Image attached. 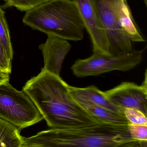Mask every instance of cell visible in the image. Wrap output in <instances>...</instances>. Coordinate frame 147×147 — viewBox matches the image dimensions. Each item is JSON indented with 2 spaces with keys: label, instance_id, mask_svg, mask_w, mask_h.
I'll return each instance as SVG.
<instances>
[{
  "label": "cell",
  "instance_id": "18",
  "mask_svg": "<svg viewBox=\"0 0 147 147\" xmlns=\"http://www.w3.org/2000/svg\"><path fill=\"white\" fill-rule=\"evenodd\" d=\"M12 61L9 59L6 51L0 38V67L8 71L9 74L11 73Z\"/></svg>",
  "mask_w": 147,
  "mask_h": 147
},
{
  "label": "cell",
  "instance_id": "10",
  "mask_svg": "<svg viewBox=\"0 0 147 147\" xmlns=\"http://www.w3.org/2000/svg\"><path fill=\"white\" fill-rule=\"evenodd\" d=\"M72 96L88 113L103 123L119 125H128L129 123L124 114L117 113L100 106L84 98Z\"/></svg>",
  "mask_w": 147,
  "mask_h": 147
},
{
  "label": "cell",
  "instance_id": "7",
  "mask_svg": "<svg viewBox=\"0 0 147 147\" xmlns=\"http://www.w3.org/2000/svg\"><path fill=\"white\" fill-rule=\"evenodd\" d=\"M147 72L141 86L134 82H122L115 88L103 92L106 97L118 108H134L141 111L147 116Z\"/></svg>",
  "mask_w": 147,
  "mask_h": 147
},
{
  "label": "cell",
  "instance_id": "21",
  "mask_svg": "<svg viewBox=\"0 0 147 147\" xmlns=\"http://www.w3.org/2000/svg\"><path fill=\"white\" fill-rule=\"evenodd\" d=\"M143 1L144 2V4H145V5L147 6V0H143Z\"/></svg>",
  "mask_w": 147,
  "mask_h": 147
},
{
  "label": "cell",
  "instance_id": "13",
  "mask_svg": "<svg viewBox=\"0 0 147 147\" xmlns=\"http://www.w3.org/2000/svg\"><path fill=\"white\" fill-rule=\"evenodd\" d=\"M20 130L0 118V147H22L24 137Z\"/></svg>",
  "mask_w": 147,
  "mask_h": 147
},
{
  "label": "cell",
  "instance_id": "1",
  "mask_svg": "<svg viewBox=\"0 0 147 147\" xmlns=\"http://www.w3.org/2000/svg\"><path fill=\"white\" fill-rule=\"evenodd\" d=\"M69 85L42 69L23 88L51 128H78L103 123L82 108L70 95Z\"/></svg>",
  "mask_w": 147,
  "mask_h": 147
},
{
  "label": "cell",
  "instance_id": "19",
  "mask_svg": "<svg viewBox=\"0 0 147 147\" xmlns=\"http://www.w3.org/2000/svg\"><path fill=\"white\" fill-rule=\"evenodd\" d=\"M10 80V74L0 73V85Z\"/></svg>",
  "mask_w": 147,
  "mask_h": 147
},
{
  "label": "cell",
  "instance_id": "3",
  "mask_svg": "<svg viewBox=\"0 0 147 147\" xmlns=\"http://www.w3.org/2000/svg\"><path fill=\"white\" fill-rule=\"evenodd\" d=\"M23 22L33 30L67 41L84 38V25L73 0H48L26 11Z\"/></svg>",
  "mask_w": 147,
  "mask_h": 147
},
{
  "label": "cell",
  "instance_id": "11",
  "mask_svg": "<svg viewBox=\"0 0 147 147\" xmlns=\"http://www.w3.org/2000/svg\"><path fill=\"white\" fill-rule=\"evenodd\" d=\"M69 92L72 96H76L88 100L100 106L117 113L124 114L123 111L113 105L108 99L103 92L94 86L86 88L68 86Z\"/></svg>",
  "mask_w": 147,
  "mask_h": 147
},
{
  "label": "cell",
  "instance_id": "16",
  "mask_svg": "<svg viewBox=\"0 0 147 147\" xmlns=\"http://www.w3.org/2000/svg\"><path fill=\"white\" fill-rule=\"evenodd\" d=\"M123 113L129 123L147 125V116L141 111L134 108H125Z\"/></svg>",
  "mask_w": 147,
  "mask_h": 147
},
{
  "label": "cell",
  "instance_id": "17",
  "mask_svg": "<svg viewBox=\"0 0 147 147\" xmlns=\"http://www.w3.org/2000/svg\"><path fill=\"white\" fill-rule=\"evenodd\" d=\"M128 129L133 139L140 142H147V125L129 123Z\"/></svg>",
  "mask_w": 147,
  "mask_h": 147
},
{
  "label": "cell",
  "instance_id": "4",
  "mask_svg": "<svg viewBox=\"0 0 147 147\" xmlns=\"http://www.w3.org/2000/svg\"><path fill=\"white\" fill-rule=\"evenodd\" d=\"M0 118L20 130L44 119L29 96L17 90L9 82L0 85Z\"/></svg>",
  "mask_w": 147,
  "mask_h": 147
},
{
  "label": "cell",
  "instance_id": "9",
  "mask_svg": "<svg viewBox=\"0 0 147 147\" xmlns=\"http://www.w3.org/2000/svg\"><path fill=\"white\" fill-rule=\"evenodd\" d=\"M38 48L43 56V68L59 76L63 60L71 49V44L67 40L49 35L46 42L40 45Z\"/></svg>",
  "mask_w": 147,
  "mask_h": 147
},
{
  "label": "cell",
  "instance_id": "15",
  "mask_svg": "<svg viewBox=\"0 0 147 147\" xmlns=\"http://www.w3.org/2000/svg\"><path fill=\"white\" fill-rule=\"evenodd\" d=\"M6 7H14L21 11H27L48 0H4Z\"/></svg>",
  "mask_w": 147,
  "mask_h": 147
},
{
  "label": "cell",
  "instance_id": "2",
  "mask_svg": "<svg viewBox=\"0 0 147 147\" xmlns=\"http://www.w3.org/2000/svg\"><path fill=\"white\" fill-rule=\"evenodd\" d=\"M131 137L128 125L101 123L78 128H51L24 137L22 147H144Z\"/></svg>",
  "mask_w": 147,
  "mask_h": 147
},
{
  "label": "cell",
  "instance_id": "14",
  "mask_svg": "<svg viewBox=\"0 0 147 147\" xmlns=\"http://www.w3.org/2000/svg\"><path fill=\"white\" fill-rule=\"evenodd\" d=\"M0 38L6 51L7 56L11 61L13 57V49L11 42L10 31L5 17V12L0 7Z\"/></svg>",
  "mask_w": 147,
  "mask_h": 147
},
{
  "label": "cell",
  "instance_id": "5",
  "mask_svg": "<svg viewBox=\"0 0 147 147\" xmlns=\"http://www.w3.org/2000/svg\"><path fill=\"white\" fill-rule=\"evenodd\" d=\"M110 45L111 56L125 55L133 50L132 42L119 25V14L127 0H92Z\"/></svg>",
  "mask_w": 147,
  "mask_h": 147
},
{
  "label": "cell",
  "instance_id": "12",
  "mask_svg": "<svg viewBox=\"0 0 147 147\" xmlns=\"http://www.w3.org/2000/svg\"><path fill=\"white\" fill-rule=\"evenodd\" d=\"M119 21L121 28L131 42H145L134 20L127 1L124 3L121 8Z\"/></svg>",
  "mask_w": 147,
  "mask_h": 147
},
{
  "label": "cell",
  "instance_id": "6",
  "mask_svg": "<svg viewBox=\"0 0 147 147\" xmlns=\"http://www.w3.org/2000/svg\"><path fill=\"white\" fill-rule=\"evenodd\" d=\"M144 50H134L125 55L109 57L93 53L90 57L78 59L71 69L76 77L96 76L113 70L127 71L142 61Z\"/></svg>",
  "mask_w": 147,
  "mask_h": 147
},
{
  "label": "cell",
  "instance_id": "20",
  "mask_svg": "<svg viewBox=\"0 0 147 147\" xmlns=\"http://www.w3.org/2000/svg\"><path fill=\"white\" fill-rule=\"evenodd\" d=\"M0 73H5V74H10L8 73L7 70H6L5 69L1 67H0Z\"/></svg>",
  "mask_w": 147,
  "mask_h": 147
},
{
  "label": "cell",
  "instance_id": "8",
  "mask_svg": "<svg viewBox=\"0 0 147 147\" xmlns=\"http://www.w3.org/2000/svg\"><path fill=\"white\" fill-rule=\"evenodd\" d=\"M78 8L85 30L88 33L93 53L111 57L110 45L92 0H73Z\"/></svg>",
  "mask_w": 147,
  "mask_h": 147
}]
</instances>
